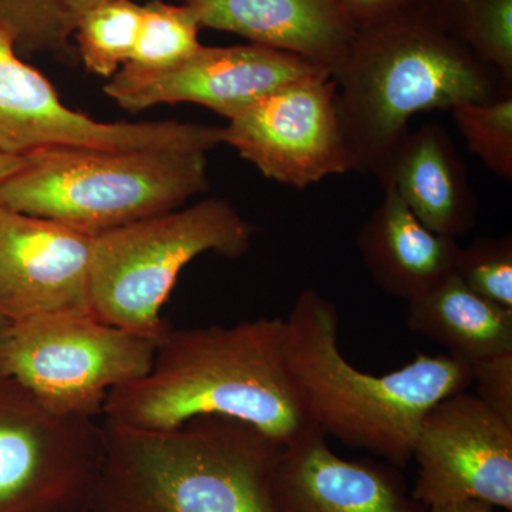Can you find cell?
Instances as JSON below:
<instances>
[{
  "label": "cell",
  "instance_id": "cell-24",
  "mask_svg": "<svg viewBox=\"0 0 512 512\" xmlns=\"http://www.w3.org/2000/svg\"><path fill=\"white\" fill-rule=\"evenodd\" d=\"M454 274L471 291L512 309V238H478L460 248Z\"/></svg>",
  "mask_w": 512,
  "mask_h": 512
},
{
  "label": "cell",
  "instance_id": "cell-9",
  "mask_svg": "<svg viewBox=\"0 0 512 512\" xmlns=\"http://www.w3.org/2000/svg\"><path fill=\"white\" fill-rule=\"evenodd\" d=\"M221 144V128L184 121L107 123L70 109L52 83L19 57L0 23V154L23 158L59 147L101 150H202Z\"/></svg>",
  "mask_w": 512,
  "mask_h": 512
},
{
  "label": "cell",
  "instance_id": "cell-22",
  "mask_svg": "<svg viewBox=\"0 0 512 512\" xmlns=\"http://www.w3.org/2000/svg\"><path fill=\"white\" fill-rule=\"evenodd\" d=\"M450 111L468 151L491 173L511 183L512 94L488 103L460 104Z\"/></svg>",
  "mask_w": 512,
  "mask_h": 512
},
{
  "label": "cell",
  "instance_id": "cell-21",
  "mask_svg": "<svg viewBox=\"0 0 512 512\" xmlns=\"http://www.w3.org/2000/svg\"><path fill=\"white\" fill-rule=\"evenodd\" d=\"M200 22L190 6L153 0L141 6L140 32L130 62L138 72H160L177 66L200 49Z\"/></svg>",
  "mask_w": 512,
  "mask_h": 512
},
{
  "label": "cell",
  "instance_id": "cell-28",
  "mask_svg": "<svg viewBox=\"0 0 512 512\" xmlns=\"http://www.w3.org/2000/svg\"><path fill=\"white\" fill-rule=\"evenodd\" d=\"M429 512H498L491 505L478 503V501H464V503L437 505L429 508Z\"/></svg>",
  "mask_w": 512,
  "mask_h": 512
},
{
  "label": "cell",
  "instance_id": "cell-17",
  "mask_svg": "<svg viewBox=\"0 0 512 512\" xmlns=\"http://www.w3.org/2000/svg\"><path fill=\"white\" fill-rule=\"evenodd\" d=\"M460 245L424 227L392 185L357 234L367 272L382 291L407 303L454 274Z\"/></svg>",
  "mask_w": 512,
  "mask_h": 512
},
{
  "label": "cell",
  "instance_id": "cell-11",
  "mask_svg": "<svg viewBox=\"0 0 512 512\" xmlns=\"http://www.w3.org/2000/svg\"><path fill=\"white\" fill-rule=\"evenodd\" d=\"M332 76L289 84L221 127L228 144L276 183L303 188L350 171Z\"/></svg>",
  "mask_w": 512,
  "mask_h": 512
},
{
  "label": "cell",
  "instance_id": "cell-15",
  "mask_svg": "<svg viewBox=\"0 0 512 512\" xmlns=\"http://www.w3.org/2000/svg\"><path fill=\"white\" fill-rule=\"evenodd\" d=\"M201 28L292 53L330 74L348 55L356 26L336 0H185Z\"/></svg>",
  "mask_w": 512,
  "mask_h": 512
},
{
  "label": "cell",
  "instance_id": "cell-3",
  "mask_svg": "<svg viewBox=\"0 0 512 512\" xmlns=\"http://www.w3.org/2000/svg\"><path fill=\"white\" fill-rule=\"evenodd\" d=\"M284 322L286 365L313 423L400 470L431 407L473 384L471 365L447 353H421L386 375L360 372L339 348L338 308L316 289L299 293Z\"/></svg>",
  "mask_w": 512,
  "mask_h": 512
},
{
  "label": "cell",
  "instance_id": "cell-14",
  "mask_svg": "<svg viewBox=\"0 0 512 512\" xmlns=\"http://www.w3.org/2000/svg\"><path fill=\"white\" fill-rule=\"evenodd\" d=\"M272 491L278 512H429L407 490L400 468L345 460L320 430L281 447Z\"/></svg>",
  "mask_w": 512,
  "mask_h": 512
},
{
  "label": "cell",
  "instance_id": "cell-7",
  "mask_svg": "<svg viewBox=\"0 0 512 512\" xmlns=\"http://www.w3.org/2000/svg\"><path fill=\"white\" fill-rule=\"evenodd\" d=\"M157 346L93 313H57L9 326L0 370L52 412L96 420L113 390L148 375Z\"/></svg>",
  "mask_w": 512,
  "mask_h": 512
},
{
  "label": "cell",
  "instance_id": "cell-23",
  "mask_svg": "<svg viewBox=\"0 0 512 512\" xmlns=\"http://www.w3.org/2000/svg\"><path fill=\"white\" fill-rule=\"evenodd\" d=\"M0 23L19 52L62 53L73 36L59 0H0Z\"/></svg>",
  "mask_w": 512,
  "mask_h": 512
},
{
  "label": "cell",
  "instance_id": "cell-25",
  "mask_svg": "<svg viewBox=\"0 0 512 512\" xmlns=\"http://www.w3.org/2000/svg\"><path fill=\"white\" fill-rule=\"evenodd\" d=\"M477 396L512 423V352L485 357L471 365Z\"/></svg>",
  "mask_w": 512,
  "mask_h": 512
},
{
  "label": "cell",
  "instance_id": "cell-19",
  "mask_svg": "<svg viewBox=\"0 0 512 512\" xmlns=\"http://www.w3.org/2000/svg\"><path fill=\"white\" fill-rule=\"evenodd\" d=\"M421 8L512 84V0H417Z\"/></svg>",
  "mask_w": 512,
  "mask_h": 512
},
{
  "label": "cell",
  "instance_id": "cell-29",
  "mask_svg": "<svg viewBox=\"0 0 512 512\" xmlns=\"http://www.w3.org/2000/svg\"><path fill=\"white\" fill-rule=\"evenodd\" d=\"M20 164H22V158L3 156V154H0V183L6 180L9 175L15 173L20 167Z\"/></svg>",
  "mask_w": 512,
  "mask_h": 512
},
{
  "label": "cell",
  "instance_id": "cell-8",
  "mask_svg": "<svg viewBox=\"0 0 512 512\" xmlns=\"http://www.w3.org/2000/svg\"><path fill=\"white\" fill-rule=\"evenodd\" d=\"M103 426L62 416L0 370V512H92Z\"/></svg>",
  "mask_w": 512,
  "mask_h": 512
},
{
  "label": "cell",
  "instance_id": "cell-16",
  "mask_svg": "<svg viewBox=\"0 0 512 512\" xmlns=\"http://www.w3.org/2000/svg\"><path fill=\"white\" fill-rule=\"evenodd\" d=\"M377 180L392 185L430 231L457 239L476 227L478 201L466 164L436 123L409 131Z\"/></svg>",
  "mask_w": 512,
  "mask_h": 512
},
{
  "label": "cell",
  "instance_id": "cell-18",
  "mask_svg": "<svg viewBox=\"0 0 512 512\" xmlns=\"http://www.w3.org/2000/svg\"><path fill=\"white\" fill-rule=\"evenodd\" d=\"M406 323L468 365L512 352V309L471 291L456 274L409 302Z\"/></svg>",
  "mask_w": 512,
  "mask_h": 512
},
{
  "label": "cell",
  "instance_id": "cell-12",
  "mask_svg": "<svg viewBox=\"0 0 512 512\" xmlns=\"http://www.w3.org/2000/svg\"><path fill=\"white\" fill-rule=\"evenodd\" d=\"M322 76L332 74L303 57L255 43L201 46L184 62L160 72L123 67L103 90L128 111L191 103L231 120L289 84Z\"/></svg>",
  "mask_w": 512,
  "mask_h": 512
},
{
  "label": "cell",
  "instance_id": "cell-5",
  "mask_svg": "<svg viewBox=\"0 0 512 512\" xmlns=\"http://www.w3.org/2000/svg\"><path fill=\"white\" fill-rule=\"evenodd\" d=\"M208 151L59 147L22 158L0 205L100 234L183 207L210 188Z\"/></svg>",
  "mask_w": 512,
  "mask_h": 512
},
{
  "label": "cell",
  "instance_id": "cell-27",
  "mask_svg": "<svg viewBox=\"0 0 512 512\" xmlns=\"http://www.w3.org/2000/svg\"><path fill=\"white\" fill-rule=\"evenodd\" d=\"M104 2V0H59L60 9H62L64 19H66L67 26L72 30L76 19L80 15L97 3Z\"/></svg>",
  "mask_w": 512,
  "mask_h": 512
},
{
  "label": "cell",
  "instance_id": "cell-26",
  "mask_svg": "<svg viewBox=\"0 0 512 512\" xmlns=\"http://www.w3.org/2000/svg\"><path fill=\"white\" fill-rule=\"evenodd\" d=\"M356 29L376 25L403 12L416 0H336Z\"/></svg>",
  "mask_w": 512,
  "mask_h": 512
},
{
  "label": "cell",
  "instance_id": "cell-13",
  "mask_svg": "<svg viewBox=\"0 0 512 512\" xmlns=\"http://www.w3.org/2000/svg\"><path fill=\"white\" fill-rule=\"evenodd\" d=\"M96 235L0 205V316L13 323L92 313Z\"/></svg>",
  "mask_w": 512,
  "mask_h": 512
},
{
  "label": "cell",
  "instance_id": "cell-6",
  "mask_svg": "<svg viewBox=\"0 0 512 512\" xmlns=\"http://www.w3.org/2000/svg\"><path fill=\"white\" fill-rule=\"evenodd\" d=\"M254 234V225L221 198L100 232L90 272L92 313L160 343L171 329L161 309L185 266L207 252L239 258Z\"/></svg>",
  "mask_w": 512,
  "mask_h": 512
},
{
  "label": "cell",
  "instance_id": "cell-2",
  "mask_svg": "<svg viewBox=\"0 0 512 512\" xmlns=\"http://www.w3.org/2000/svg\"><path fill=\"white\" fill-rule=\"evenodd\" d=\"M350 171L383 173L416 114L511 96L512 84L448 35L419 2L357 30L332 73Z\"/></svg>",
  "mask_w": 512,
  "mask_h": 512
},
{
  "label": "cell",
  "instance_id": "cell-20",
  "mask_svg": "<svg viewBox=\"0 0 512 512\" xmlns=\"http://www.w3.org/2000/svg\"><path fill=\"white\" fill-rule=\"evenodd\" d=\"M141 6L133 0H104L76 19L73 36L89 72L110 79L123 69L136 47Z\"/></svg>",
  "mask_w": 512,
  "mask_h": 512
},
{
  "label": "cell",
  "instance_id": "cell-1",
  "mask_svg": "<svg viewBox=\"0 0 512 512\" xmlns=\"http://www.w3.org/2000/svg\"><path fill=\"white\" fill-rule=\"evenodd\" d=\"M103 416L148 431L227 417L281 447L319 430L286 365L285 322L279 318L168 330L148 375L113 390Z\"/></svg>",
  "mask_w": 512,
  "mask_h": 512
},
{
  "label": "cell",
  "instance_id": "cell-30",
  "mask_svg": "<svg viewBox=\"0 0 512 512\" xmlns=\"http://www.w3.org/2000/svg\"><path fill=\"white\" fill-rule=\"evenodd\" d=\"M10 323L8 320H5L0 316V348H2L3 340L6 338V333H8Z\"/></svg>",
  "mask_w": 512,
  "mask_h": 512
},
{
  "label": "cell",
  "instance_id": "cell-10",
  "mask_svg": "<svg viewBox=\"0 0 512 512\" xmlns=\"http://www.w3.org/2000/svg\"><path fill=\"white\" fill-rule=\"evenodd\" d=\"M413 497L424 507L478 501L512 511V423L460 392L431 407L414 441Z\"/></svg>",
  "mask_w": 512,
  "mask_h": 512
},
{
  "label": "cell",
  "instance_id": "cell-4",
  "mask_svg": "<svg viewBox=\"0 0 512 512\" xmlns=\"http://www.w3.org/2000/svg\"><path fill=\"white\" fill-rule=\"evenodd\" d=\"M101 426L92 512H278L281 446L247 423L210 416L165 431Z\"/></svg>",
  "mask_w": 512,
  "mask_h": 512
}]
</instances>
